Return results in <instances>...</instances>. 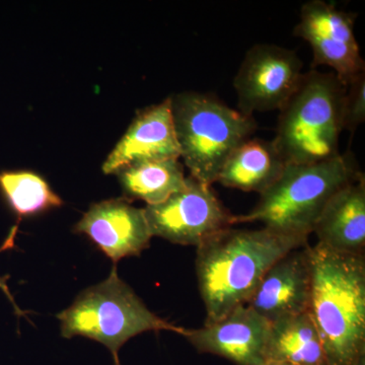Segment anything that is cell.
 Listing matches in <instances>:
<instances>
[{
  "label": "cell",
  "instance_id": "cell-1",
  "mask_svg": "<svg viewBox=\"0 0 365 365\" xmlns=\"http://www.w3.org/2000/svg\"><path fill=\"white\" fill-rule=\"evenodd\" d=\"M307 237L261 230L228 227L197 247L196 273L206 323L245 306L266 271Z\"/></svg>",
  "mask_w": 365,
  "mask_h": 365
},
{
  "label": "cell",
  "instance_id": "cell-2",
  "mask_svg": "<svg viewBox=\"0 0 365 365\" xmlns=\"http://www.w3.org/2000/svg\"><path fill=\"white\" fill-rule=\"evenodd\" d=\"M312 294L309 313L329 365L365 362L364 255L311 247Z\"/></svg>",
  "mask_w": 365,
  "mask_h": 365
},
{
  "label": "cell",
  "instance_id": "cell-3",
  "mask_svg": "<svg viewBox=\"0 0 365 365\" xmlns=\"http://www.w3.org/2000/svg\"><path fill=\"white\" fill-rule=\"evenodd\" d=\"M361 175L351 153L327 162L289 163L249 213L235 215L234 225L261 222L279 234L309 237L330 199Z\"/></svg>",
  "mask_w": 365,
  "mask_h": 365
},
{
  "label": "cell",
  "instance_id": "cell-4",
  "mask_svg": "<svg viewBox=\"0 0 365 365\" xmlns=\"http://www.w3.org/2000/svg\"><path fill=\"white\" fill-rule=\"evenodd\" d=\"M346 86L333 72L311 69L279 110L273 143L287 165L339 157Z\"/></svg>",
  "mask_w": 365,
  "mask_h": 365
},
{
  "label": "cell",
  "instance_id": "cell-5",
  "mask_svg": "<svg viewBox=\"0 0 365 365\" xmlns=\"http://www.w3.org/2000/svg\"><path fill=\"white\" fill-rule=\"evenodd\" d=\"M170 101L180 158L190 176L212 185L232 151L253 135L256 120L210 93L184 91Z\"/></svg>",
  "mask_w": 365,
  "mask_h": 365
},
{
  "label": "cell",
  "instance_id": "cell-6",
  "mask_svg": "<svg viewBox=\"0 0 365 365\" xmlns=\"http://www.w3.org/2000/svg\"><path fill=\"white\" fill-rule=\"evenodd\" d=\"M57 318L64 338L83 336L97 341L112 352L114 359L120 348L139 334L170 331L184 335L186 331L148 309L118 276L116 266L107 279L81 292Z\"/></svg>",
  "mask_w": 365,
  "mask_h": 365
},
{
  "label": "cell",
  "instance_id": "cell-7",
  "mask_svg": "<svg viewBox=\"0 0 365 365\" xmlns=\"http://www.w3.org/2000/svg\"><path fill=\"white\" fill-rule=\"evenodd\" d=\"M143 210L153 237L182 246L199 247L234 225L235 215L220 202L211 185L192 176L167 200L146 205Z\"/></svg>",
  "mask_w": 365,
  "mask_h": 365
},
{
  "label": "cell",
  "instance_id": "cell-8",
  "mask_svg": "<svg viewBox=\"0 0 365 365\" xmlns=\"http://www.w3.org/2000/svg\"><path fill=\"white\" fill-rule=\"evenodd\" d=\"M302 61L294 50L254 45L235 76L237 108L246 116L280 110L302 81Z\"/></svg>",
  "mask_w": 365,
  "mask_h": 365
},
{
  "label": "cell",
  "instance_id": "cell-9",
  "mask_svg": "<svg viewBox=\"0 0 365 365\" xmlns=\"http://www.w3.org/2000/svg\"><path fill=\"white\" fill-rule=\"evenodd\" d=\"M356 14L338 9L324 0L302 4L295 37L306 41L313 51L312 69L328 66L345 86L365 72V62L356 37Z\"/></svg>",
  "mask_w": 365,
  "mask_h": 365
},
{
  "label": "cell",
  "instance_id": "cell-10",
  "mask_svg": "<svg viewBox=\"0 0 365 365\" xmlns=\"http://www.w3.org/2000/svg\"><path fill=\"white\" fill-rule=\"evenodd\" d=\"M271 324L245 304L223 318L186 329L184 337L201 353H210L237 365H262Z\"/></svg>",
  "mask_w": 365,
  "mask_h": 365
},
{
  "label": "cell",
  "instance_id": "cell-11",
  "mask_svg": "<svg viewBox=\"0 0 365 365\" xmlns=\"http://www.w3.org/2000/svg\"><path fill=\"white\" fill-rule=\"evenodd\" d=\"M311 247L292 250L266 271L247 306L269 323L309 311L312 294Z\"/></svg>",
  "mask_w": 365,
  "mask_h": 365
},
{
  "label": "cell",
  "instance_id": "cell-12",
  "mask_svg": "<svg viewBox=\"0 0 365 365\" xmlns=\"http://www.w3.org/2000/svg\"><path fill=\"white\" fill-rule=\"evenodd\" d=\"M74 230L88 235L114 263L139 256L150 247L153 237L143 208L134 207L124 199L93 204Z\"/></svg>",
  "mask_w": 365,
  "mask_h": 365
},
{
  "label": "cell",
  "instance_id": "cell-13",
  "mask_svg": "<svg viewBox=\"0 0 365 365\" xmlns=\"http://www.w3.org/2000/svg\"><path fill=\"white\" fill-rule=\"evenodd\" d=\"M170 98L137 113L133 121L103 163L106 175L127 165L153 160H179Z\"/></svg>",
  "mask_w": 365,
  "mask_h": 365
},
{
  "label": "cell",
  "instance_id": "cell-14",
  "mask_svg": "<svg viewBox=\"0 0 365 365\" xmlns=\"http://www.w3.org/2000/svg\"><path fill=\"white\" fill-rule=\"evenodd\" d=\"M317 244L341 254L364 255L365 179L346 185L330 199L319 216Z\"/></svg>",
  "mask_w": 365,
  "mask_h": 365
},
{
  "label": "cell",
  "instance_id": "cell-15",
  "mask_svg": "<svg viewBox=\"0 0 365 365\" xmlns=\"http://www.w3.org/2000/svg\"><path fill=\"white\" fill-rule=\"evenodd\" d=\"M287 165L273 140L249 138L228 157L216 182L261 195L277 181Z\"/></svg>",
  "mask_w": 365,
  "mask_h": 365
},
{
  "label": "cell",
  "instance_id": "cell-16",
  "mask_svg": "<svg viewBox=\"0 0 365 365\" xmlns=\"http://www.w3.org/2000/svg\"><path fill=\"white\" fill-rule=\"evenodd\" d=\"M265 359L294 365H329L309 311L271 323Z\"/></svg>",
  "mask_w": 365,
  "mask_h": 365
},
{
  "label": "cell",
  "instance_id": "cell-17",
  "mask_svg": "<svg viewBox=\"0 0 365 365\" xmlns=\"http://www.w3.org/2000/svg\"><path fill=\"white\" fill-rule=\"evenodd\" d=\"M125 197L148 205L167 200L185 186L186 176L179 160H153L127 165L116 173Z\"/></svg>",
  "mask_w": 365,
  "mask_h": 365
},
{
  "label": "cell",
  "instance_id": "cell-18",
  "mask_svg": "<svg viewBox=\"0 0 365 365\" xmlns=\"http://www.w3.org/2000/svg\"><path fill=\"white\" fill-rule=\"evenodd\" d=\"M0 192L11 210L20 217L37 215L63 204L42 177L28 170L0 173Z\"/></svg>",
  "mask_w": 365,
  "mask_h": 365
},
{
  "label": "cell",
  "instance_id": "cell-19",
  "mask_svg": "<svg viewBox=\"0 0 365 365\" xmlns=\"http://www.w3.org/2000/svg\"><path fill=\"white\" fill-rule=\"evenodd\" d=\"M365 120V72L346 86L343 101V130L353 134Z\"/></svg>",
  "mask_w": 365,
  "mask_h": 365
},
{
  "label": "cell",
  "instance_id": "cell-20",
  "mask_svg": "<svg viewBox=\"0 0 365 365\" xmlns=\"http://www.w3.org/2000/svg\"><path fill=\"white\" fill-rule=\"evenodd\" d=\"M18 225H14L13 228H11V232H9V235L4 241V245L0 247V254L4 253V251H7V250L13 249L14 246V240H16V235L18 234ZM9 278V276H6V277H0V289L4 292V294L6 295L7 299L11 300V304H13V307L16 313L19 314V316H23L24 312H21L20 307L16 306V302H14L13 295H11V292H9V288L6 284V279Z\"/></svg>",
  "mask_w": 365,
  "mask_h": 365
},
{
  "label": "cell",
  "instance_id": "cell-21",
  "mask_svg": "<svg viewBox=\"0 0 365 365\" xmlns=\"http://www.w3.org/2000/svg\"><path fill=\"white\" fill-rule=\"evenodd\" d=\"M262 365H294V364H287V362L265 361Z\"/></svg>",
  "mask_w": 365,
  "mask_h": 365
},
{
  "label": "cell",
  "instance_id": "cell-22",
  "mask_svg": "<svg viewBox=\"0 0 365 365\" xmlns=\"http://www.w3.org/2000/svg\"><path fill=\"white\" fill-rule=\"evenodd\" d=\"M115 365H120L119 359H118V357H116V359H115Z\"/></svg>",
  "mask_w": 365,
  "mask_h": 365
},
{
  "label": "cell",
  "instance_id": "cell-23",
  "mask_svg": "<svg viewBox=\"0 0 365 365\" xmlns=\"http://www.w3.org/2000/svg\"><path fill=\"white\" fill-rule=\"evenodd\" d=\"M360 365H365V362H364V364H360Z\"/></svg>",
  "mask_w": 365,
  "mask_h": 365
}]
</instances>
